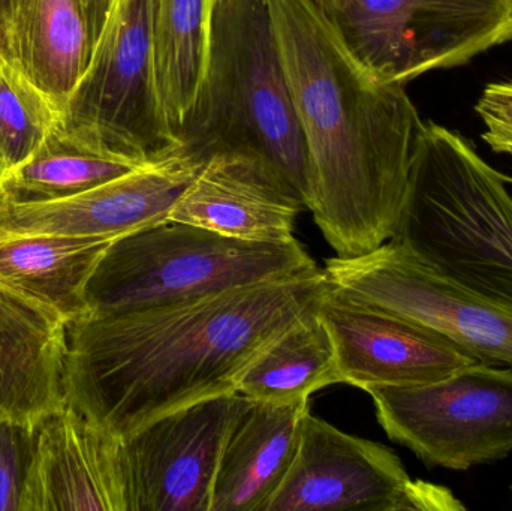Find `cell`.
I'll use <instances>...</instances> for the list:
<instances>
[{"label":"cell","instance_id":"6da1fadb","mask_svg":"<svg viewBox=\"0 0 512 511\" xmlns=\"http://www.w3.org/2000/svg\"><path fill=\"white\" fill-rule=\"evenodd\" d=\"M324 270L68 326L66 402L126 438L237 386L262 351L318 308Z\"/></svg>","mask_w":512,"mask_h":511},{"label":"cell","instance_id":"7a4b0ae2","mask_svg":"<svg viewBox=\"0 0 512 511\" xmlns=\"http://www.w3.org/2000/svg\"><path fill=\"white\" fill-rule=\"evenodd\" d=\"M309 164L307 209L337 257L396 234L423 120L360 62L322 0H267Z\"/></svg>","mask_w":512,"mask_h":511},{"label":"cell","instance_id":"3957f363","mask_svg":"<svg viewBox=\"0 0 512 511\" xmlns=\"http://www.w3.org/2000/svg\"><path fill=\"white\" fill-rule=\"evenodd\" d=\"M469 138L424 122L393 242L512 309V194Z\"/></svg>","mask_w":512,"mask_h":511},{"label":"cell","instance_id":"277c9868","mask_svg":"<svg viewBox=\"0 0 512 511\" xmlns=\"http://www.w3.org/2000/svg\"><path fill=\"white\" fill-rule=\"evenodd\" d=\"M182 138L207 158L221 150L262 156L307 207L306 146L267 0L216 3L206 78Z\"/></svg>","mask_w":512,"mask_h":511},{"label":"cell","instance_id":"5b68a950","mask_svg":"<svg viewBox=\"0 0 512 511\" xmlns=\"http://www.w3.org/2000/svg\"><path fill=\"white\" fill-rule=\"evenodd\" d=\"M321 272L298 240L249 242L165 219L113 240L87 282L89 317Z\"/></svg>","mask_w":512,"mask_h":511},{"label":"cell","instance_id":"8992f818","mask_svg":"<svg viewBox=\"0 0 512 511\" xmlns=\"http://www.w3.org/2000/svg\"><path fill=\"white\" fill-rule=\"evenodd\" d=\"M62 122L90 146L138 164L186 146L159 95L153 0H113Z\"/></svg>","mask_w":512,"mask_h":511},{"label":"cell","instance_id":"52a82bcc","mask_svg":"<svg viewBox=\"0 0 512 511\" xmlns=\"http://www.w3.org/2000/svg\"><path fill=\"white\" fill-rule=\"evenodd\" d=\"M355 56L406 86L512 41V0H322Z\"/></svg>","mask_w":512,"mask_h":511},{"label":"cell","instance_id":"ba28073f","mask_svg":"<svg viewBox=\"0 0 512 511\" xmlns=\"http://www.w3.org/2000/svg\"><path fill=\"white\" fill-rule=\"evenodd\" d=\"M385 434L427 467L466 471L512 453V368L477 362L417 386H372Z\"/></svg>","mask_w":512,"mask_h":511},{"label":"cell","instance_id":"9c48e42d","mask_svg":"<svg viewBox=\"0 0 512 511\" xmlns=\"http://www.w3.org/2000/svg\"><path fill=\"white\" fill-rule=\"evenodd\" d=\"M331 288L369 308L420 324L481 363L512 368V309L481 296L388 240L325 264Z\"/></svg>","mask_w":512,"mask_h":511},{"label":"cell","instance_id":"30bf717a","mask_svg":"<svg viewBox=\"0 0 512 511\" xmlns=\"http://www.w3.org/2000/svg\"><path fill=\"white\" fill-rule=\"evenodd\" d=\"M444 486L412 480L393 450L307 414L297 455L264 511H459Z\"/></svg>","mask_w":512,"mask_h":511},{"label":"cell","instance_id":"8fae6325","mask_svg":"<svg viewBox=\"0 0 512 511\" xmlns=\"http://www.w3.org/2000/svg\"><path fill=\"white\" fill-rule=\"evenodd\" d=\"M251 402L216 396L122 438L129 511H210L228 435Z\"/></svg>","mask_w":512,"mask_h":511},{"label":"cell","instance_id":"7c38bea8","mask_svg":"<svg viewBox=\"0 0 512 511\" xmlns=\"http://www.w3.org/2000/svg\"><path fill=\"white\" fill-rule=\"evenodd\" d=\"M189 146L65 200L0 203V234L119 239L170 218L206 164Z\"/></svg>","mask_w":512,"mask_h":511},{"label":"cell","instance_id":"4fadbf2b","mask_svg":"<svg viewBox=\"0 0 512 511\" xmlns=\"http://www.w3.org/2000/svg\"><path fill=\"white\" fill-rule=\"evenodd\" d=\"M316 314L333 339L342 383L358 389L433 383L477 363L444 336L354 302L331 285Z\"/></svg>","mask_w":512,"mask_h":511},{"label":"cell","instance_id":"5bb4252c","mask_svg":"<svg viewBox=\"0 0 512 511\" xmlns=\"http://www.w3.org/2000/svg\"><path fill=\"white\" fill-rule=\"evenodd\" d=\"M129 511L123 440L66 402L36 426L24 511Z\"/></svg>","mask_w":512,"mask_h":511},{"label":"cell","instance_id":"9a60e30c","mask_svg":"<svg viewBox=\"0 0 512 511\" xmlns=\"http://www.w3.org/2000/svg\"><path fill=\"white\" fill-rule=\"evenodd\" d=\"M303 207V197L267 159L221 150L209 155L168 219L249 242L285 243L295 239Z\"/></svg>","mask_w":512,"mask_h":511},{"label":"cell","instance_id":"2e32d148","mask_svg":"<svg viewBox=\"0 0 512 511\" xmlns=\"http://www.w3.org/2000/svg\"><path fill=\"white\" fill-rule=\"evenodd\" d=\"M68 326L0 291V420L39 425L66 405Z\"/></svg>","mask_w":512,"mask_h":511},{"label":"cell","instance_id":"e0dca14e","mask_svg":"<svg viewBox=\"0 0 512 511\" xmlns=\"http://www.w3.org/2000/svg\"><path fill=\"white\" fill-rule=\"evenodd\" d=\"M309 399L251 402L228 435L210 511H264L297 455Z\"/></svg>","mask_w":512,"mask_h":511},{"label":"cell","instance_id":"ac0fdd59","mask_svg":"<svg viewBox=\"0 0 512 511\" xmlns=\"http://www.w3.org/2000/svg\"><path fill=\"white\" fill-rule=\"evenodd\" d=\"M116 239L0 234V291L65 321L89 317L87 282Z\"/></svg>","mask_w":512,"mask_h":511},{"label":"cell","instance_id":"d6986e66","mask_svg":"<svg viewBox=\"0 0 512 511\" xmlns=\"http://www.w3.org/2000/svg\"><path fill=\"white\" fill-rule=\"evenodd\" d=\"M215 6V0H153L156 81L180 137L206 78Z\"/></svg>","mask_w":512,"mask_h":511},{"label":"cell","instance_id":"ffe728a7","mask_svg":"<svg viewBox=\"0 0 512 511\" xmlns=\"http://www.w3.org/2000/svg\"><path fill=\"white\" fill-rule=\"evenodd\" d=\"M92 56L81 0H30L15 65L62 110Z\"/></svg>","mask_w":512,"mask_h":511},{"label":"cell","instance_id":"44dd1931","mask_svg":"<svg viewBox=\"0 0 512 511\" xmlns=\"http://www.w3.org/2000/svg\"><path fill=\"white\" fill-rule=\"evenodd\" d=\"M141 165L90 146L60 122L29 159L0 179V203L65 200Z\"/></svg>","mask_w":512,"mask_h":511},{"label":"cell","instance_id":"7402d4cb","mask_svg":"<svg viewBox=\"0 0 512 511\" xmlns=\"http://www.w3.org/2000/svg\"><path fill=\"white\" fill-rule=\"evenodd\" d=\"M339 383L333 339L315 311L262 351L237 393L252 402L282 405L306 401L312 393Z\"/></svg>","mask_w":512,"mask_h":511},{"label":"cell","instance_id":"603a6c76","mask_svg":"<svg viewBox=\"0 0 512 511\" xmlns=\"http://www.w3.org/2000/svg\"><path fill=\"white\" fill-rule=\"evenodd\" d=\"M62 120V108L0 53V179L29 159Z\"/></svg>","mask_w":512,"mask_h":511},{"label":"cell","instance_id":"cb8c5ba5","mask_svg":"<svg viewBox=\"0 0 512 511\" xmlns=\"http://www.w3.org/2000/svg\"><path fill=\"white\" fill-rule=\"evenodd\" d=\"M36 426L0 420V511H24Z\"/></svg>","mask_w":512,"mask_h":511},{"label":"cell","instance_id":"d4e9b609","mask_svg":"<svg viewBox=\"0 0 512 511\" xmlns=\"http://www.w3.org/2000/svg\"><path fill=\"white\" fill-rule=\"evenodd\" d=\"M483 140L499 155L512 156V78L487 84L475 105Z\"/></svg>","mask_w":512,"mask_h":511},{"label":"cell","instance_id":"484cf974","mask_svg":"<svg viewBox=\"0 0 512 511\" xmlns=\"http://www.w3.org/2000/svg\"><path fill=\"white\" fill-rule=\"evenodd\" d=\"M30 0H0V53L15 63L21 23Z\"/></svg>","mask_w":512,"mask_h":511},{"label":"cell","instance_id":"4316f807","mask_svg":"<svg viewBox=\"0 0 512 511\" xmlns=\"http://www.w3.org/2000/svg\"><path fill=\"white\" fill-rule=\"evenodd\" d=\"M111 3H113V0H81L84 14H86L87 26H89L92 50L95 47V42L98 41L99 35H101Z\"/></svg>","mask_w":512,"mask_h":511},{"label":"cell","instance_id":"83f0119b","mask_svg":"<svg viewBox=\"0 0 512 511\" xmlns=\"http://www.w3.org/2000/svg\"><path fill=\"white\" fill-rule=\"evenodd\" d=\"M219 2H221V0H215V3H219Z\"/></svg>","mask_w":512,"mask_h":511},{"label":"cell","instance_id":"f1b7e54d","mask_svg":"<svg viewBox=\"0 0 512 511\" xmlns=\"http://www.w3.org/2000/svg\"><path fill=\"white\" fill-rule=\"evenodd\" d=\"M508 182L512 183V179L508 180Z\"/></svg>","mask_w":512,"mask_h":511}]
</instances>
